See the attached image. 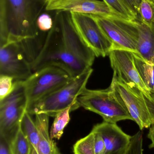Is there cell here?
<instances>
[{
	"mask_svg": "<svg viewBox=\"0 0 154 154\" xmlns=\"http://www.w3.org/2000/svg\"><path fill=\"white\" fill-rule=\"evenodd\" d=\"M96 57L78 33L70 13L60 12L55 15L53 27L31 66L33 73L56 66L74 78L91 67Z\"/></svg>",
	"mask_w": 154,
	"mask_h": 154,
	"instance_id": "cell-1",
	"label": "cell"
},
{
	"mask_svg": "<svg viewBox=\"0 0 154 154\" xmlns=\"http://www.w3.org/2000/svg\"><path fill=\"white\" fill-rule=\"evenodd\" d=\"M46 0H0V46L33 39Z\"/></svg>",
	"mask_w": 154,
	"mask_h": 154,
	"instance_id": "cell-2",
	"label": "cell"
},
{
	"mask_svg": "<svg viewBox=\"0 0 154 154\" xmlns=\"http://www.w3.org/2000/svg\"><path fill=\"white\" fill-rule=\"evenodd\" d=\"M93 70L91 67L68 83L41 99L27 109L31 115L45 114L54 117L58 112L77 104L78 97L86 88L87 83Z\"/></svg>",
	"mask_w": 154,
	"mask_h": 154,
	"instance_id": "cell-3",
	"label": "cell"
},
{
	"mask_svg": "<svg viewBox=\"0 0 154 154\" xmlns=\"http://www.w3.org/2000/svg\"><path fill=\"white\" fill-rule=\"evenodd\" d=\"M77 103L79 107L98 114L108 123L117 124L127 119L133 121L126 106L111 84L105 89L86 88L78 97Z\"/></svg>",
	"mask_w": 154,
	"mask_h": 154,
	"instance_id": "cell-4",
	"label": "cell"
},
{
	"mask_svg": "<svg viewBox=\"0 0 154 154\" xmlns=\"http://www.w3.org/2000/svg\"><path fill=\"white\" fill-rule=\"evenodd\" d=\"M111 84L140 130L154 124V97L132 88L113 75Z\"/></svg>",
	"mask_w": 154,
	"mask_h": 154,
	"instance_id": "cell-5",
	"label": "cell"
},
{
	"mask_svg": "<svg viewBox=\"0 0 154 154\" xmlns=\"http://www.w3.org/2000/svg\"><path fill=\"white\" fill-rule=\"evenodd\" d=\"M73 79L68 72L56 66L46 67L33 72L23 81L27 108Z\"/></svg>",
	"mask_w": 154,
	"mask_h": 154,
	"instance_id": "cell-6",
	"label": "cell"
},
{
	"mask_svg": "<svg viewBox=\"0 0 154 154\" xmlns=\"http://www.w3.org/2000/svg\"><path fill=\"white\" fill-rule=\"evenodd\" d=\"M27 108L23 81H15L12 92L0 100V136L9 143L20 125Z\"/></svg>",
	"mask_w": 154,
	"mask_h": 154,
	"instance_id": "cell-7",
	"label": "cell"
},
{
	"mask_svg": "<svg viewBox=\"0 0 154 154\" xmlns=\"http://www.w3.org/2000/svg\"><path fill=\"white\" fill-rule=\"evenodd\" d=\"M113 43L114 50H122L136 53L139 33L137 20L91 14Z\"/></svg>",
	"mask_w": 154,
	"mask_h": 154,
	"instance_id": "cell-8",
	"label": "cell"
},
{
	"mask_svg": "<svg viewBox=\"0 0 154 154\" xmlns=\"http://www.w3.org/2000/svg\"><path fill=\"white\" fill-rule=\"evenodd\" d=\"M74 26L86 45L95 53L96 57L109 56L114 50L110 40L103 32L91 14L70 13Z\"/></svg>",
	"mask_w": 154,
	"mask_h": 154,
	"instance_id": "cell-9",
	"label": "cell"
},
{
	"mask_svg": "<svg viewBox=\"0 0 154 154\" xmlns=\"http://www.w3.org/2000/svg\"><path fill=\"white\" fill-rule=\"evenodd\" d=\"M31 63L21 42L0 46V75L24 81L33 74Z\"/></svg>",
	"mask_w": 154,
	"mask_h": 154,
	"instance_id": "cell-10",
	"label": "cell"
},
{
	"mask_svg": "<svg viewBox=\"0 0 154 154\" xmlns=\"http://www.w3.org/2000/svg\"><path fill=\"white\" fill-rule=\"evenodd\" d=\"M114 74L129 87L136 88L149 96L154 97L140 76L135 65L134 53L122 50L112 51L109 55Z\"/></svg>",
	"mask_w": 154,
	"mask_h": 154,
	"instance_id": "cell-11",
	"label": "cell"
},
{
	"mask_svg": "<svg viewBox=\"0 0 154 154\" xmlns=\"http://www.w3.org/2000/svg\"><path fill=\"white\" fill-rule=\"evenodd\" d=\"M45 10L47 11L80 13L124 19L104 1L99 0H46Z\"/></svg>",
	"mask_w": 154,
	"mask_h": 154,
	"instance_id": "cell-12",
	"label": "cell"
},
{
	"mask_svg": "<svg viewBox=\"0 0 154 154\" xmlns=\"http://www.w3.org/2000/svg\"><path fill=\"white\" fill-rule=\"evenodd\" d=\"M92 131L99 133L103 138L106 147L105 154H125L132 137L117 124L105 121L95 125Z\"/></svg>",
	"mask_w": 154,
	"mask_h": 154,
	"instance_id": "cell-13",
	"label": "cell"
},
{
	"mask_svg": "<svg viewBox=\"0 0 154 154\" xmlns=\"http://www.w3.org/2000/svg\"><path fill=\"white\" fill-rule=\"evenodd\" d=\"M35 124L40 136L39 143L31 154H61L55 141L52 139L49 133V116L45 114L35 115Z\"/></svg>",
	"mask_w": 154,
	"mask_h": 154,
	"instance_id": "cell-14",
	"label": "cell"
},
{
	"mask_svg": "<svg viewBox=\"0 0 154 154\" xmlns=\"http://www.w3.org/2000/svg\"><path fill=\"white\" fill-rule=\"evenodd\" d=\"M137 22L139 37L136 53L148 63L154 64V25Z\"/></svg>",
	"mask_w": 154,
	"mask_h": 154,
	"instance_id": "cell-15",
	"label": "cell"
},
{
	"mask_svg": "<svg viewBox=\"0 0 154 154\" xmlns=\"http://www.w3.org/2000/svg\"><path fill=\"white\" fill-rule=\"evenodd\" d=\"M20 126L23 132L29 140L31 146V151L35 150L39 143L40 136L35 122L27 110L23 117Z\"/></svg>",
	"mask_w": 154,
	"mask_h": 154,
	"instance_id": "cell-16",
	"label": "cell"
},
{
	"mask_svg": "<svg viewBox=\"0 0 154 154\" xmlns=\"http://www.w3.org/2000/svg\"><path fill=\"white\" fill-rule=\"evenodd\" d=\"M77 109L76 106H71L58 112L54 116L55 119L50 131V136L52 139L59 140L61 138L64 129L70 120V112Z\"/></svg>",
	"mask_w": 154,
	"mask_h": 154,
	"instance_id": "cell-17",
	"label": "cell"
},
{
	"mask_svg": "<svg viewBox=\"0 0 154 154\" xmlns=\"http://www.w3.org/2000/svg\"><path fill=\"white\" fill-rule=\"evenodd\" d=\"M134 53L137 69L147 88L154 92V64L148 63L137 53Z\"/></svg>",
	"mask_w": 154,
	"mask_h": 154,
	"instance_id": "cell-18",
	"label": "cell"
},
{
	"mask_svg": "<svg viewBox=\"0 0 154 154\" xmlns=\"http://www.w3.org/2000/svg\"><path fill=\"white\" fill-rule=\"evenodd\" d=\"M11 154H31V146L20 125L9 143Z\"/></svg>",
	"mask_w": 154,
	"mask_h": 154,
	"instance_id": "cell-19",
	"label": "cell"
},
{
	"mask_svg": "<svg viewBox=\"0 0 154 154\" xmlns=\"http://www.w3.org/2000/svg\"><path fill=\"white\" fill-rule=\"evenodd\" d=\"M95 134L91 131L88 135L77 141L73 146L74 154H96Z\"/></svg>",
	"mask_w": 154,
	"mask_h": 154,
	"instance_id": "cell-20",
	"label": "cell"
},
{
	"mask_svg": "<svg viewBox=\"0 0 154 154\" xmlns=\"http://www.w3.org/2000/svg\"><path fill=\"white\" fill-rule=\"evenodd\" d=\"M138 21L149 26L154 25V2L142 0L138 10Z\"/></svg>",
	"mask_w": 154,
	"mask_h": 154,
	"instance_id": "cell-21",
	"label": "cell"
},
{
	"mask_svg": "<svg viewBox=\"0 0 154 154\" xmlns=\"http://www.w3.org/2000/svg\"><path fill=\"white\" fill-rule=\"evenodd\" d=\"M123 18L130 20H137L136 17L123 0H103Z\"/></svg>",
	"mask_w": 154,
	"mask_h": 154,
	"instance_id": "cell-22",
	"label": "cell"
},
{
	"mask_svg": "<svg viewBox=\"0 0 154 154\" xmlns=\"http://www.w3.org/2000/svg\"><path fill=\"white\" fill-rule=\"evenodd\" d=\"M15 81L12 77L0 75V100L8 97L15 88Z\"/></svg>",
	"mask_w": 154,
	"mask_h": 154,
	"instance_id": "cell-23",
	"label": "cell"
},
{
	"mask_svg": "<svg viewBox=\"0 0 154 154\" xmlns=\"http://www.w3.org/2000/svg\"><path fill=\"white\" fill-rule=\"evenodd\" d=\"M143 135L139 131L132 137L130 144L125 154H143Z\"/></svg>",
	"mask_w": 154,
	"mask_h": 154,
	"instance_id": "cell-24",
	"label": "cell"
},
{
	"mask_svg": "<svg viewBox=\"0 0 154 154\" xmlns=\"http://www.w3.org/2000/svg\"><path fill=\"white\" fill-rule=\"evenodd\" d=\"M54 24V19L47 13H42L38 17L37 26L40 32L48 33L52 29Z\"/></svg>",
	"mask_w": 154,
	"mask_h": 154,
	"instance_id": "cell-25",
	"label": "cell"
},
{
	"mask_svg": "<svg viewBox=\"0 0 154 154\" xmlns=\"http://www.w3.org/2000/svg\"><path fill=\"white\" fill-rule=\"evenodd\" d=\"M93 132L95 134V148L96 154H105L106 147L103 138L99 133Z\"/></svg>",
	"mask_w": 154,
	"mask_h": 154,
	"instance_id": "cell-26",
	"label": "cell"
},
{
	"mask_svg": "<svg viewBox=\"0 0 154 154\" xmlns=\"http://www.w3.org/2000/svg\"><path fill=\"white\" fill-rule=\"evenodd\" d=\"M131 11L138 20V10L142 0H123Z\"/></svg>",
	"mask_w": 154,
	"mask_h": 154,
	"instance_id": "cell-27",
	"label": "cell"
},
{
	"mask_svg": "<svg viewBox=\"0 0 154 154\" xmlns=\"http://www.w3.org/2000/svg\"><path fill=\"white\" fill-rule=\"evenodd\" d=\"M0 154H11L9 150V142L0 136Z\"/></svg>",
	"mask_w": 154,
	"mask_h": 154,
	"instance_id": "cell-28",
	"label": "cell"
},
{
	"mask_svg": "<svg viewBox=\"0 0 154 154\" xmlns=\"http://www.w3.org/2000/svg\"><path fill=\"white\" fill-rule=\"evenodd\" d=\"M147 137L151 141V144L149 146V148L151 149L154 148V124L150 128Z\"/></svg>",
	"mask_w": 154,
	"mask_h": 154,
	"instance_id": "cell-29",
	"label": "cell"
},
{
	"mask_svg": "<svg viewBox=\"0 0 154 154\" xmlns=\"http://www.w3.org/2000/svg\"><path fill=\"white\" fill-rule=\"evenodd\" d=\"M150 1H152V2H154V0H150Z\"/></svg>",
	"mask_w": 154,
	"mask_h": 154,
	"instance_id": "cell-30",
	"label": "cell"
}]
</instances>
